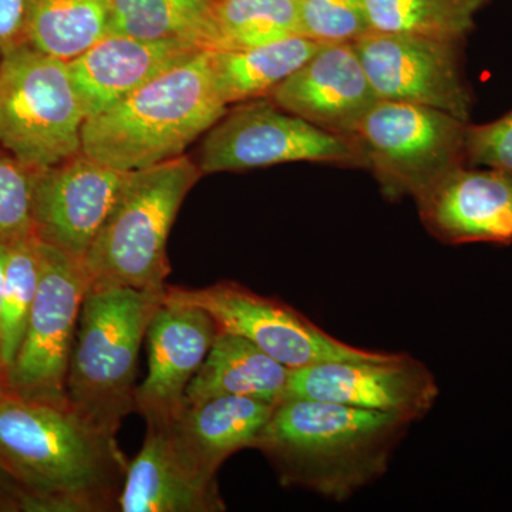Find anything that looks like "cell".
Instances as JSON below:
<instances>
[{
	"instance_id": "obj_1",
	"label": "cell",
	"mask_w": 512,
	"mask_h": 512,
	"mask_svg": "<svg viewBox=\"0 0 512 512\" xmlns=\"http://www.w3.org/2000/svg\"><path fill=\"white\" fill-rule=\"evenodd\" d=\"M0 467L19 511L107 512L119 511L128 458L69 402L26 399L0 382Z\"/></svg>"
},
{
	"instance_id": "obj_2",
	"label": "cell",
	"mask_w": 512,
	"mask_h": 512,
	"mask_svg": "<svg viewBox=\"0 0 512 512\" xmlns=\"http://www.w3.org/2000/svg\"><path fill=\"white\" fill-rule=\"evenodd\" d=\"M412 421L319 400L276 404L256 441L281 483L342 503L386 473Z\"/></svg>"
},
{
	"instance_id": "obj_3",
	"label": "cell",
	"mask_w": 512,
	"mask_h": 512,
	"mask_svg": "<svg viewBox=\"0 0 512 512\" xmlns=\"http://www.w3.org/2000/svg\"><path fill=\"white\" fill-rule=\"evenodd\" d=\"M227 107L212 74L210 50H202L87 119L82 153L120 171L153 167L183 156Z\"/></svg>"
},
{
	"instance_id": "obj_4",
	"label": "cell",
	"mask_w": 512,
	"mask_h": 512,
	"mask_svg": "<svg viewBox=\"0 0 512 512\" xmlns=\"http://www.w3.org/2000/svg\"><path fill=\"white\" fill-rule=\"evenodd\" d=\"M163 293L90 286L84 296L66 396L84 419L113 436L136 412L138 355Z\"/></svg>"
},
{
	"instance_id": "obj_5",
	"label": "cell",
	"mask_w": 512,
	"mask_h": 512,
	"mask_svg": "<svg viewBox=\"0 0 512 512\" xmlns=\"http://www.w3.org/2000/svg\"><path fill=\"white\" fill-rule=\"evenodd\" d=\"M185 156L130 171L119 200L83 261L90 286L163 292L171 274L167 242L178 211L201 178Z\"/></svg>"
},
{
	"instance_id": "obj_6",
	"label": "cell",
	"mask_w": 512,
	"mask_h": 512,
	"mask_svg": "<svg viewBox=\"0 0 512 512\" xmlns=\"http://www.w3.org/2000/svg\"><path fill=\"white\" fill-rule=\"evenodd\" d=\"M67 62L28 43L0 57V146L30 170L82 153L86 123Z\"/></svg>"
},
{
	"instance_id": "obj_7",
	"label": "cell",
	"mask_w": 512,
	"mask_h": 512,
	"mask_svg": "<svg viewBox=\"0 0 512 512\" xmlns=\"http://www.w3.org/2000/svg\"><path fill=\"white\" fill-rule=\"evenodd\" d=\"M467 126L446 111L377 100L349 138L386 197L416 201L441 177L466 165Z\"/></svg>"
},
{
	"instance_id": "obj_8",
	"label": "cell",
	"mask_w": 512,
	"mask_h": 512,
	"mask_svg": "<svg viewBox=\"0 0 512 512\" xmlns=\"http://www.w3.org/2000/svg\"><path fill=\"white\" fill-rule=\"evenodd\" d=\"M163 301L202 309L217 323L218 332L249 340L291 370L384 355L336 339L292 306L237 282L222 281L205 288L167 285Z\"/></svg>"
},
{
	"instance_id": "obj_9",
	"label": "cell",
	"mask_w": 512,
	"mask_h": 512,
	"mask_svg": "<svg viewBox=\"0 0 512 512\" xmlns=\"http://www.w3.org/2000/svg\"><path fill=\"white\" fill-rule=\"evenodd\" d=\"M39 256L35 301L2 383L26 399L64 403L69 402L67 370L90 281L83 265L59 249L39 241Z\"/></svg>"
},
{
	"instance_id": "obj_10",
	"label": "cell",
	"mask_w": 512,
	"mask_h": 512,
	"mask_svg": "<svg viewBox=\"0 0 512 512\" xmlns=\"http://www.w3.org/2000/svg\"><path fill=\"white\" fill-rule=\"evenodd\" d=\"M299 161L363 165L352 138L254 100L227 111L205 133L198 168L204 175Z\"/></svg>"
},
{
	"instance_id": "obj_11",
	"label": "cell",
	"mask_w": 512,
	"mask_h": 512,
	"mask_svg": "<svg viewBox=\"0 0 512 512\" xmlns=\"http://www.w3.org/2000/svg\"><path fill=\"white\" fill-rule=\"evenodd\" d=\"M460 43L370 32L353 46L377 100L419 104L468 121L473 99L461 69Z\"/></svg>"
},
{
	"instance_id": "obj_12",
	"label": "cell",
	"mask_w": 512,
	"mask_h": 512,
	"mask_svg": "<svg viewBox=\"0 0 512 512\" xmlns=\"http://www.w3.org/2000/svg\"><path fill=\"white\" fill-rule=\"evenodd\" d=\"M429 367L403 353L376 359L335 360L291 370L285 400L308 399L423 419L439 397Z\"/></svg>"
},
{
	"instance_id": "obj_13",
	"label": "cell",
	"mask_w": 512,
	"mask_h": 512,
	"mask_svg": "<svg viewBox=\"0 0 512 512\" xmlns=\"http://www.w3.org/2000/svg\"><path fill=\"white\" fill-rule=\"evenodd\" d=\"M128 174L130 171L116 170L83 153L35 171L36 238L83 264L119 200Z\"/></svg>"
},
{
	"instance_id": "obj_14",
	"label": "cell",
	"mask_w": 512,
	"mask_h": 512,
	"mask_svg": "<svg viewBox=\"0 0 512 512\" xmlns=\"http://www.w3.org/2000/svg\"><path fill=\"white\" fill-rule=\"evenodd\" d=\"M217 335V323L202 309L161 303L147 330L148 375L136 390V412L147 427L165 429L177 419Z\"/></svg>"
},
{
	"instance_id": "obj_15",
	"label": "cell",
	"mask_w": 512,
	"mask_h": 512,
	"mask_svg": "<svg viewBox=\"0 0 512 512\" xmlns=\"http://www.w3.org/2000/svg\"><path fill=\"white\" fill-rule=\"evenodd\" d=\"M420 218L441 242L512 244V177L460 165L416 200Z\"/></svg>"
},
{
	"instance_id": "obj_16",
	"label": "cell",
	"mask_w": 512,
	"mask_h": 512,
	"mask_svg": "<svg viewBox=\"0 0 512 512\" xmlns=\"http://www.w3.org/2000/svg\"><path fill=\"white\" fill-rule=\"evenodd\" d=\"M271 97L282 110L346 137L377 101L353 43L323 45Z\"/></svg>"
},
{
	"instance_id": "obj_17",
	"label": "cell",
	"mask_w": 512,
	"mask_h": 512,
	"mask_svg": "<svg viewBox=\"0 0 512 512\" xmlns=\"http://www.w3.org/2000/svg\"><path fill=\"white\" fill-rule=\"evenodd\" d=\"M200 52L187 43L151 42L109 33L67 66L90 119Z\"/></svg>"
},
{
	"instance_id": "obj_18",
	"label": "cell",
	"mask_w": 512,
	"mask_h": 512,
	"mask_svg": "<svg viewBox=\"0 0 512 512\" xmlns=\"http://www.w3.org/2000/svg\"><path fill=\"white\" fill-rule=\"evenodd\" d=\"M275 404L248 397H212L185 403L177 419L163 429L178 457L207 480L229 457L245 448H254L274 413Z\"/></svg>"
},
{
	"instance_id": "obj_19",
	"label": "cell",
	"mask_w": 512,
	"mask_h": 512,
	"mask_svg": "<svg viewBox=\"0 0 512 512\" xmlns=\"http://www.w3.org/2000/svg\"><path fill=\"white\" fill-rule=\"evenodd\" d=\"M217 480L195 474L175 453L163 429L147 427L143 447L128 461L121 512H222Z\"/></svg>"
},
{
	"instance_id": "obj_20",
	"label": "cell",
	"mask_w": 512,
	"mask_h": 512,
	"mask_svg": "<svg viewBox=\"0 0 512 512\" xmlns=\"http://www.w3.org/2000/svg\"><path fill=\"white\" fill-rule=\"evenodd\" d=\"M291 369L249 340L218 332L210 353L192 377L185 400L204 402L212 397L238 396L261 402H284Z\"/></svg>"
},
{
	"instance_id": "obj_21",
	"label": "cell",
	"mask_w": 512,
	"mask_h": 512,
	"mask_svg": "<svg viewBox=\"0 0 512 512\" xmlns=\"http://www.w3.org/2000/svg\"><path fill=\"white\" fill-rule=\"evenodd\" d=\"M323 45L296 35L249 49L210 52L218 93L227 106L271 96Z\"/></svg>"
},
{
	"instance_id": "obj_22",
	"label": "cell",
	"mask_w": 512,
	"mask_h": 512,
	"mask_svg": "<svg viewBox=\"0 0 512 512\" xmlns=\"http://www.w3.org/2000/svg\"><path fill=\"white\" fill-rule=\"evenodd\" d=\"M110 33L221 50L210 3L204 0H111Z\"/></svg>"
},
{
	"instance_id": "obj_23",
	"label": "cell",
	"mask_w": 512,
	"mask_h": 512,
	"mask_svg": "<svg viewBox=\"0 0 512 512\" xmlns=\"http://www.w3.org/2000/svg\"><path fill=\"white\" fill-rule=\"evenodd\" d=\"M111 0H30L26 43L70 62L110 33Z\"/></svg>"
},
{
	"instance_id": "obj_24",
	"label": "cell",
	"mask_w": 512,
	"mask_h": 512,
	"mask_svg": "<svg viewBox=\"0 0 512 512\" xmlns=\"http://www.w3.org/2000/svg\"><path fill=\"white\" fill-rule=\"evenodd\" d=\"M490 0H365L372 32L463 42Z\"/></svg>"
},
{
	"instance_id": "obj_25",
	"label": "cell",
	"mask_w": 512,
	"mask_h": 512,
	"mask_svg": "<svg viewBox=\"0 0 512 512\" xmlns=\"http://www.w3.org/2000/svg\"><path fill=\"white\" fill-rule=\"evenodd\" d=\"M210 6L221 50L249 49L299 35L298 0H214Z\"/></svg>"
},
{
	"instance_id": "obj_26",
	"label": "cell",
	"mask_w": 512,
	"mask_h": 512,
	"mask_svg": "<svg viewBox=\"0 0 512 512\" xmlns=\"http://www.w3.org/2000/svg\"><path fill=\"white\" fill-rule=\"evenodd\" d=\"M39 239L36 235L9 244L3 282L0 362L3 377L12 366L25 333L39 284Z\"/></svg>"
},
{
	"instance_id": "obj_27",
	"label": "cell",
	"mask_w": 512,
	"mask_h": 512,
	"mask_svg": "<svg viewBox=\"0 0 512 512\" xmlns=\"http://www.w3.org/2000/svg\"><path fill=\"white\" fill-rule=\"evenodd\" d=\"M299 35L315 42L355 43L372 32L365 0H298Z\"/></svg>"
},
{
	"instance_id": "obj_28",
	"label": "cell",
	"mask_w": 512,
	"mask_h": 512,
	"mask_svg": "<svg viewBox=\"0 0 512 512\" xmlns=\"http://www.w3.org/2000/svg\"><path fill=\"white\" fill-rule=\"evenodd\" d=\"M35 171L10 154L0 153V244L9 245L33 232Z\"/></svg>"
},
{
	"instance_id": "obj_29",
	"label": "cell",
	"mask_w": 512,
	"mask_h": 512,
	"mask_svg": "<svg viewBox=\"0 0 512 512\" xmlns=\"http://www.w3.org/2000/svg\"><path fill=\"white\" fill-rule=\"evenodd\" d=\"M466 165L493 168L512 177V110L491 123H468Z\"/></svg>"
},
{
	"instance_id": "obj_30",
	"label": "cell",
	"mask_w": 512,
	"mask_h": 512,
	"mask_svg": "<svg viewBox=\"0 0 512 512\" xmlns=\"http://www.w3.org/2000/svg\"><path fill=\"white\" fill-rule=\"evenodd\" d=\"M30 0H0V57L26 43Z\"/></svg>"
},
{
	"instance_id": "obj_31",
	"label": "cell",
	"mask_w": 512,
	"mask_h": 512,
	"mask_svg": "<svg viewBox=\"0 0 512 512\" xmlns=\"http://www.w3.org/2000/svg\"><path fill=\"white\" fill-rule=\"evenodd\" d=\"M9 245L0 244V332H2L3 282H5L6 258ZM0 382H3L2 362H0Z\"/></svg>"
},
{
	"instance_id": "obj_32",
	"label": "cell",
	"mask_w": 512,
	"mask_h": 512,
	"mask_svg": "<svg viewBox=\"0 0 512 512\" xmlns=\"http://www.w3.org/2000/svg\"><path fill=\"white\" fill-rule=\"evenodd\" d=\"M18 495L0 488V510H18Z\"/></svg>"
},
{
	"instance_id": "obj_33",
	"label": "cell",
	"mask_w": 512,
	"mask_h": 512,
	"mask_svg": "<svg viewBox=\"0 0 512 512\" xmlns=\"http://www.w3.org/2000/svg\"><path fill=\"white\" fill-rule=\"evenodd\" d=\"M0 476H8V474H6L5 471H3L2 467H0Z\"/></svg>"
},
{
	"instance_id": "obj_34",
	"label": "cell",
	"mask_w": 512,
	"mask_h": 512,
	"mask_svg": "<svg viewBox=\"0 0 512 512\" xmlns=\"http://www.w3.org/2000/svg\"><path fill=\"white\" fill-rule=\"evenodd\" d=\"M204 2L211 3L214 2V0H204Z\"/></svg>"
}]
</instances>
